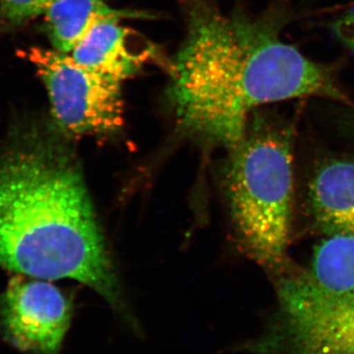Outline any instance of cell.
Instances as JSON below:
<instances>
[{
	"instance_id": "obj_1",
	"label": "cell",
	"mask_w": 354,
	"mask_h": 354,
	"mask_svg": "<svg viewBox=\"0 0 354 354\" xmlns=\"http://www.w3.org/2000/svg\"><path fill=\"white\" fill-rule=\"evenodd\" d=\"M171 97L183 127L234 149L251 113L304 97L344 100L330 72L267 24L198 12L171 67Z\"/></svg>"
},
{
	"instance_id": "obj_2",
	"label": "cell",
	"mask_w": 354,
	"mask_h": 354,
	"mask_svg": "<svg viewBox=\"0 0 354 354\" xmlns=\"http://www.w3.org/2000/svg\"><path fill=\"white\" fill-rule=\"evenodd\" d=\"M0 266L46 281H80L136 326L78 167L55 150L21 147L0 158Z\"/></svg>"
},
{
	"instance_id": "obj_3",
	"label": "cell",
	"mask_w": 354,
	"mask_h": 354,
	"mask_svg": "<svg viewBox=\"0 0 354 354\" xmlns=\"http://www.w3.org/2000/svg\"><path fill=\"white\" fill-rule=\"evenodd\" d=\"M227 176L235 230L247 255L277 278L288 268L293 205L291 134L258 121L234 148Z\"/></svg>"
},
{
	"instance_id": "obj_4",
	"label": "cell",
	"mask_w": 354,
	"mask_h": 354,
	"mask_svg": "<svg viewBox=\"0 0 354 354\" xmlns=\"http://www.w3.org/2000/svg\"><path fill=\"white\" fill-rule=\"evenodd\" d=\"M277 306L260 334L237 351L250 354H354V291L333 293L307 272L276 283Z\"/></svg>"
},
{
	"instance_id": "obj_5",
	"label": "cell",
	"mask_w": 354,
	"mask_h": 354,
	"mask_svg": "<svg viewBox=\"0 0 354 354\" xmlns=\"http://www.w3.org/2000/svg\"><path fill=\"white\" fill-rule=\"evenodd\" d=\"M43 81L58 124L70 134H109L123 123L122 83L76 64L67 53H24Z\"/></svg>"
},
{
	"instance_id": "obj_6",
	"label": "cell",
	"mask_w": 354,
	"mask_h": 354,
	"mask_svg": "<svg viewBox=\"0 0 354 354\" xmlns=\"http://www.w3.org/2000/svg\"><path fill=\"white\" fill-rule=\"evenodd\" d=\"M71 318V302L46 279L16 277L0 302L6 337L26 353L59 354Z\"/></svg>"
},
{
	"instance_id": "obj_7",
	"label": "cell",
	"mask_w": 354,
	"mask_h": 354,
	"mask_svg": "<svg viewBox=\"0 0 354 354\" xmlns=\"http://www.w3.org/2000/svg\"><path fill=\"white\" fill-rule=\"evenodd\" d=\"M120 19L108 18L95 23L69 53L72 59L86 68L99 72L123 83L143 68L150 50L132 46L131 32Z\"/></svg>"
},
{
	"instance_id": "obj_8",
	"label": "cell",
	"mask_w": 354,
	"mask_h": 354,
	"mask_svg": "<svg viewBox=\"0 0 354 354\" xmlns=\"http://www.w3.org/2000/svg\"><path fill=\"white\" fill-rule=\"evenodd\" d=\"M309 204L325 234L354 236V160H332L319 167L310 183Z\"/></svg>"
},
{
	"instance_id": "obj_9",
	"label": "cell",
	"mask_w": 354,
	"mask_h": 354,
	"mask_svg": "<svg viewBox=\"0 0 354 354\" xmlns=\"http://www.w3.org/2000/svg\"><path fill=\"white\" fill-rule=\"evenodd\" d=\"M44 16L53 50L67 55L100 21L149 17L138 11L114 8L104 0H53Z\"/></svg>"
},
{
	"instance_id": "obj_10",
	"label": "cell",
	"mask_w": 354,
	"mask_h": 354,
	"mask_svg": "<svg viewBox=\"0 0 354 354\" xmlns=\"http://www.w3.org/2000/svg\"><path fill=\"white\" fill-rule=\"evenodd\" d=\"M310 278L333 293L354 291V236L329 235L316 247Z\"/></svg>"
},
{
	"instance_id": "obj_11",
	"label": "cell",
	"mask_w": 354,
	"mask_h": 354,
	"mask_svg": "<svg viewBox=\"0 0 354 354\" xmlns=\"http://www.w3.org/2000/svg\"><path fill=\"white\" fill-rule=\"evenodd\" d=\"M53 0H0V19L19 25L44 15Z\"/></svg>"
},
{
	"instance_id": "obj_12",
	"label": "cell",
	"mask_w": 354,
	"mask_h": 354,
	"mask_svg": "<svg viewBox=\"0 0 354 354\" xmlns=\"http://www.w3.org/2000/svg\"><path fill=\"white\" fill-rule=\"evenodd\" d=\"M337 32L342 41L354 53V6L339 20Z\"/></svg>"
}]
</instances>
